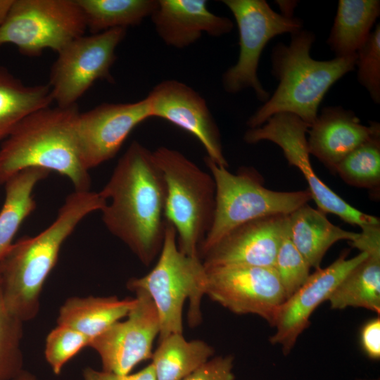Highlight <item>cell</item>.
Wrapping results in <instances>:
<instances>
[{"instance_id":"cell-1","label":"cell","mask_w":380,"mask_h":380,"mask_svg":"<svg viewBox=\"0 0 380 380\" xmlns=\"http://www.w3.org/2000/svg\"><path fill=\"white\" fill-rule=\"evenodd\" d=\"M99 194L106 201L101 210L106 229L148 266L160 252L167 224L166 184L153 151L132 141Z\"/></svg>"},{"instance_id":"cell-2","label":"cell","mask_w":380,"mask_h":380,"mask_svg":"<svg viewBox=\"0 0 380 380\" xmlns=\"http://www.w3.org/2000/svg\"><path fill=\"white\" fill-rule=\"evenodd\" d=\"M106 205L99 192L74 191L49 227L11 246L0 260V286L4 304L13 315L23 323L37 317L43 286L63 243L83 219Z\"/></svg>"},{"instance_id":"cell-3","label":"cell","mask_w":380,"mask_h":380,"mask_svg":"<svg viewBox=\"0 0 380 380\" xmlns=\"http://www.w3.org/2000/svg\"><path fill=\"white\" fill-rule=\"evenodd\" d=\"M315 34L307 30L291 34L286 45L279 42L271 53L272 75L277 88L248 119L249 129L262 126L274 114L290 113L310 125L324 96L339 79L356 67L357 54L328 61L310 56Z\"/></svg>"},{"instance_id":"cell-4","label":"cell","mask_w":380,"mask_h":380,"mask_svg":"<svg viewBox=\"0 0 380 380\" xmlns=\"http://www.w3.org/2000/svg\"><path fill=\"white\" fill-rule=\"evenodd\" d=\"M79 113L77 104L49 106L21 120L0 146V185L20 171L39 167L65 177L75 191H89L75 134Z\"/></svg>"},{"instance_id":"cell-5","label":"cell","mask_w":380,"mask_h":380,"mask_svg":"<svg viewBox=\"0 0 380 380\" xmlns=\"http://www.w3.org/2000/svg\"><path fill=\"white\" fill-rule=\"evenodd\" d=\"M155 266L146 275L128 280L131 291L143 290L151 298L159 321V341L172 334H182V311L189 299L188 321L191 326L201 320V303L203 294L205 268L199 257L180 251L177 233L167 221L162 248Z\"/></svg>"},{"instance_id":"cell-6","label":"cell","mask_w":380,"mask_h":380,"mask_svg":"<svg viewBox=\"0 0 380 380\" xmlns=\"http://www.w3.org/2000/svg\"><path fill=\"white\" fill-rule=\"evenodd\" d=\"M153 154L165 181V216L176 230L179 249L199 257L214 218V179L177 150L160 146Z\"/></svg>"},{"instance_id":"cell-7","label":"cell","mask_w":380,"mask_h":380,"mask_svg":"<svg viewBox=\"0 0 380 380\" xmlns=\"http://www.w3.org/2000/svg\"><path fill=\"white\" fill-rule=\"evenodd\" d=\"M215 183V209L211 228L199 251L201 258L237 227L259 218L289 215L312 200L309 190L277 191L265 187L262 177L251 167L237 173L205 158Z\"/></svg>"},{"instance_id":"cell-8","label":"cell","mask_w":380,"mask_h":380,"mask_svg":"<svg viewBox=\"0 0 380 380\" xmlns=\"http://www.w3.org/2000/svg\"><path fill=\"white\" fill-rule=\"evenodd\" d=\"M87 30L76 0H13L0 27V46L15 45L27 56L57 53Z\"/></svg>"},{"instance_id":"cell-9","label":"cell","mask_w":380,"mask_h":380,"mask_svg":"<svg viewBox=\"0 0 380 380\" xmlns=\"http://www.w3.org/2000/svg\"><path fill=\"white\" fill-rule=\"evenodd\" d=\"M237 24L239 54L236 63L223 74L225 91L236 94L252 89L263 103L270 96L258 77L261 53L270 39L303 29L300 19L276 13L265 0H223Z\"/></svg>"},{"instance_id":"cell-10","label":"cell","mask_w":380,"mask_h":380,"mask_svg":"<svg viewBox=\"0 0 380 380\" xmlns=\"http://www.w3.org/2000/svg\"><path fill=\"white\" fill-rule=\"evenodd\" d=\"M310 125L290 113H279L262 126L248 129L243 136L247 144L270 141L279 146L290 165L296 167L308 184L312 200L319 210L338 216L346 222L362 229L380 226L379 219L348 203L316 175L310 160L306 134Z\"/></svg>"},{"instance_id":"cell-11","label":"cell","mask_w":380,"mask_h":380,"mask_svg":"<svg viewBox=\"0 0 380 380\" xmlns=\"http://www.w3.org/2000/svg\"><path fill=\"white\" fill-rule=\"evenodd\" d=\"M125 34L126 29L115 28L82 35L60 51L51 66L48 84L53 102L61 107L76 105L96 81L111 82L115 51Z\"/></svg>"},{"instance_id":"cell-12","label":"cell","mask_w":380,"mask_h":380,"mask_svg":"<svg viewBox=\"0 0 380 380\" xmlns=\"http://www.w3.org/2000/svg\"><path fill=\"white\" fill-rule=\"evenodd\" d=\"M205 268L203 294L237 315H255L273 326L286 296L273 267L218 266Z\"/></svg>"},{"instance_id":"cell-13","label":"cell","mask_w":380,"mask_h":380,"mask_svg":"<svg viewBox=\"0 0 380 380\" xmlns=\"http://www.w3.org/2000/svg\"><path fill=\"white\" fill-rule=\"evenodd\" d=\"M133 291L136 303L126 319L114 323L89 343L100 357L103 371L128 374L152 357L153 341L160 333L158 314L146 291Z\"/></svg>"},{"instance_id":"cell-14","label":"cell","mask_w":380,"mask_h":380,"mask_svg":"<svg viewBox=\"0 0 380 380\" xmlns=\"http://www.w3.org/2000/svg\"><path fill=\"white\" fill-rule=\"evenodd\" d=\"M149 118L146 98L134 103H103L80 113L75 134L86 169L89 171L113 158L131 132Z\"/></svg>"},{"instance_id":"cell-15","label":"cell","mask_w":380,"mask_h":380,"mask_svg":"<svg viewBox=\"0 0 380 380\" xmlns=\"http://www.w3.org/2000/svg\"><path fill=\"white\" fill-rule=\"evenodd\" d=\"M150 118L165 120L194 136L206 158L228 167L218 126L204 98L186 84L175 80L158 83L146 97Z\"/></svg>"},{"instance_id":"cell-16","label":"cell","mask_w":380,"mask_h":380,"mask_svg":"<svg viewBox=\"0 0 380 380\" xmlns=\"http://www.w3.org/2000/svg\"><path fill=\"white\" fill-rule=\"evenodd\" d=\"M360 252L347 259L343 253L331 265L310 274L306 281L279 307L273 326L274 333L270 342L279 346L284 355L292 350L300 335L309 327L315 309L328 300L344 277L366 257Z\"/></svg>"},{"instance_id":"cell-17","label":"cell","mask_w":380,"mask_h":380,"mask_svg":"<svg viewBox=\"0 0 380 380\" xmlns=\"http://www.w3.org/2000/svg\"><path fill=\"white\" fill-rule=\"evenodd\" d=\"M288 215L267 216L234 229L201 258L204 267H273L278 248L289 227Z\"/></svg>"},{"instance_id":"cell-18","label":"cell","mask_w":380,"mask_h":380,"mask_svg":"<svg viewBox=\"0 0 380 380\" xmlns=\"http://www.w3.org/2000/svg\"><path fill=\"white\" fill-rule=\"evenodd\" d=\"M150 17L162 41L177 49L194 44L203 33L218 37L234 27L229 18L212 13L205 0H157Z\"/></svg>"},{"instance_id":"cell-19","label":"cell","mask_w":380,"mask_h":380,"mask_svg":"<svg viewBox=\"0 0 380 380\" xmlns=\"http://www.w3.org/2000/svg\"><path fill=\"white\" fill-rule=\"evenodd\" d=\"M308 133L310 154L334 172L348 154L380 133V125L372 121L369 126L364 125L351 110L340 106H327L317 115Z\"/></svg>"},{"instance_id":"cell-20","label":"cell","mask_w":380,"mask_h":380,"mask_svg":"<svg viewBox=\"0 0 380 380\" xmlns=\"http://www.w3.org/2000/svg\"><path fill=\"white\" fill-rule=\"evenodd\" d=\"M289 235L311 267L318 270L323 258L335 243L356 240L360 233L332 224L326 213L305 204L288 215Z\"/></svg>"},{"instance_id":"cell-21","label":"cell","mask_w":380,"mask_h":380,"mask_svg":"<svg viewBox=\"0 0 380 380\" xmlns=\"http://www.w3.org/2000/svg\"><path fill=\"white\" fill-rule=\"evenodd\" d=\"M135 303L136 298L120 299L115 296L70 297L59 309L57 324L72 328L91 342L125 318Z\"/></svg>"},{"instance_id":"cell-22","label":"cell","mask_w":380,"mask_h":380,"mask_svg":"<svg viewBox=\"0 0 380 380\" xmlns=\"http://www.w3.org/2000/svg\"><path fill=\"white\" fill-rule=\"evenodd\" d=\"M380 15L379 0H339L327 44L335 57L357 54Z\"/></svg>"},{"instance_id":"cell-23","label":"cell","mask_w":380,"mask_h":380,"mask_svg":"<svg viewBox=\"0 0 380 380\" xmlns=\"http://www.w3.org/2000/svg\"><path fill=\"white\" fill-rule=\"evenodd\" d=\"M49 173L46 169L30 167L5 182V199L0 210V260L13 243L23 222L36 208L32 194L35 186Z\"/></svg>"},{"instance_id":"cell-24","label":"cell","mask_w":380,"mask_h":380,"mask_svg":"<svg viewBox=\"0 0 380 380\" xmlns=\"http://www.w3.org/2000/svg\"><path fill=\"white\" fill-rule=\"evenodd\" d=\"M53 102L49 84H24L6 68L0 66V139L32 113Z\"/></svg>"},{"instance_id":"cell-25","label":"cell","mask_w":380,"mask_h":380,"mask_svg":"<svg viewBox=\"0 0 380 380\" xmlns=\"http://www.w3.org/2000/svg\"><path fill=\"white\" fill-rule=\"evenodd\" d=\"M330 308H362L380 315V251L367 253L340 282L327 300Z\"/></svg>"},{"instance_id":"cell-26","label":"cell","mask_w":380,"mask_h":380,"mask_svg":"<svg viewBox=\"0 0 380 380\" xmlns=\"http://www.w3.org/2000/svg\"><path fill=\"white\" fill-rule=\"evenodd\" d=\"M151 357L156 380H183L214 355L202 340L187 341L182 334H172L159 341Z\"/></svg>"},{"instance_id":"cell-27","label":"cell","mask_w":380,"mask_h":380,"mask_svg":"<svg viewBox=\"0 0 380 380\" xmlns=\"http://www.w3.org/2000/svg\"><path fill=\"white\" fill-rule=\"evenodd\" d=\"M91 34L139 25L153 12L157 0H76Z\"/></svg>"},{"instance_id":"cell-28","label":"cell","mask_w":380,"mask_h":380,"mask_svg":"<svg viewBox=\"0 0 380 380\" xmlns=\"http://www.w3.org/2000/svg\"><path fill=\"white\" fill-rule=\"evenodd\" d=\"M348 184L379 195L380 189V133L348 154L335 169Z\"/></svg>"},{"instance_id":"cell-29","label":"cell","mask_w":380,"mask_h":380,"mask_svg":"<svg viewBox=\"0 0 380 380\" xmlns=\"http://www.w3.org/2000/svg\"><path fill=\"white\" fill-rule=\"evenodd\" d=\"M23 325L6 307L0 286V380H13L24 369Z\"/></svg>"},{"instance_id":"cell-30","label":"cell","mask_w":380,"mask_h":380,"mask_svg":"<svg viewBox=\"0 0 380 380\" xmlns=\"http://www.w3.org/2000/svg\"><path fill=\"white\" fill-rule=\"evenodd\" d=\"M274 269L284 289L286 299L308 279L311 267L296 248L289 235V225L278 248Z\"/></svg>"},{"instance_id":"cell-31","label":"cell","mask_w":380,"mask_h":380,"mask_svg":"<svg viewBox=\"0 0 380 380\" xmlns=\"http://www.w3.org/2000/svg\"><path fill=\"white\" fill-rule=\"evenodd\" d=\"M89 343V339L79 331L57 324L46 338V360L52 372L58 375L65 365Z\"/></svg>"},{"instance_id":"cell-32","label":"cell","mask_w":380,"mask_h":380,"mask_svg":"<svg viewBox=\"0 0 380 380\" xmlns=\"http://www.w3.org/2000/svg\"><path fill=\"white\" fill-rule=\"evenodd\" d=\"M356 67L359 83L372 100L380 103V25L377 24L357 53Z\"/></svg>"},{"instance_id":"cell-33","label":"cell","mask_w":380,"mask_h":380,"mask_svg":"<svg viewBox=\"0 0 380 380\" xmlns=\"http://www.w3.org/2000/svg\"><path fill=\"white\" fill-rule=\"evenodd\" d=\"M232 355L211 357L183 380H234Z\"/></svg>"},{"instance_id":"cell-34","label":"cell","mask_w":380,"mask_h":380,"mask_svg":"<svg viewBox=\"0 0 380 380\" xmlns=\"http://www.w3.org/2000/svg\"><path fill=\"white\" fill-rule=\"evenodd\" d=\"M360 345L362 352L372 360L380 359V318L365 322L360 331Z\"/></svg>"},{"instance_id":"cell-35","label":"cell","mask_w":380,"mask_h":380,"mask_svg":"<svg viewBox=\"0 0 380 380\" xmlns=\"http://www.w3.org/2000/svg\"><path fill=\"white\" fill-rule=\"evenodd\" d=\"M82 380H156V377L154 368L151 363L136 373L125 375L87 367L83 371Z\"/></svg>"},{"instance_id":"cell-36","label":"cell","mask_w":380,"mask_h":380,"mask_svg":"<svg viewBox=\"0 0 380 380\" xmlns=\"http://www.w3.org/2000/svg\"><path fill=\"white\" fill-rule=\"evenodd\" d=\"M277 2L281 8V13L290 17L293 16V10L297 5V1H277Z\"/></svg>"},{"instance_id":"cell-37","label":"cell","mask_w":380,"mask_h":380,"mask_svg":"<svg viewBox=\"0 0 380 380\" xmlns=\"http://www.w3.org/2000/svg\"><path fill=\"white\" fill-rule=\"evenodd\" d=\"M13 0H0V27L5 20Z\"/></svg>"},{"instance_id":"cell-38","label":"cell","mask_w":380,"mask_h":380,"mask_svg":"<svg viewBox=\"0 0 380 380\" xmlns=\"http://www.w3.org/2000/svg\"><path fill=\"white\" fill-rule=\"evenodd\" d=\"M13 380H37V376L32 372L23 369L20 374H19Z\"/></svg>"},{"instance_id":"cell-39","label":"cell","mask_w":380,"mask_h":380,"mask_svg":"<svg viewBox=\"0 0 380 380\" xmlns=\"http://www.w3.org/2000/svg\"><path fill=\"white\" fill-rule=\"evenodd\" d=\"M356 380H379V379H358Z\"/></svg>"}]
</instances>
